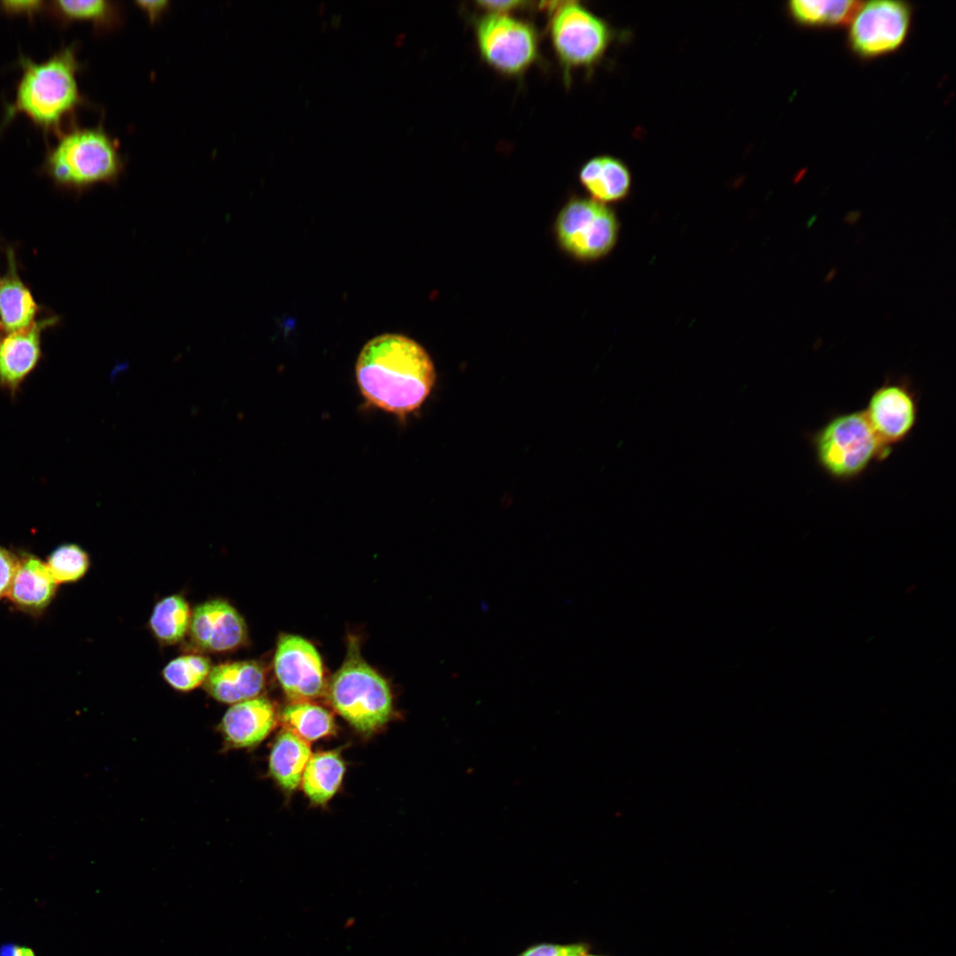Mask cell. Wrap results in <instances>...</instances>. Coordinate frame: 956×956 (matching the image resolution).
<instances>
[{
  "label": "cell",
  "mask_w": 956,
  "mask_h": 956,
  "mask_svg": "<svg viewBox=\"0 0 956 956\" xmlns=\"http://www.w3.org/2000/svg\"><path fill=\"white\" fill-rule=\"evenodd\" d=\"M124 168L120 142L102 124L72 127L62 132L43 164L57 184L77 191L98 183L114 184Z\"/></svg>",
  "instance_id": "cell-3"
},
{
  "label": "cell",
  "mask_w": 956,
  "mask_h": 956,
  "mask_svg": "<svg viewBox=\"0 0 956 956\" xmlns=\"http://www.w3.org/2000/svg\"><path fill=\"white\" fill-rule=\"evenodd\" d=\"M8 273L0 283V326L15 332L31 326L35 320L37 305L18 275L13 252L8 253Z\"/></svg>",
  "instance_id": "cell-18"
},
{
  "label": "cell",
  "mask_w": 956,
  "mask_h": 956,
  "mask_svg": "<svg viewBox=\"0 0 956 956\" xmlns=\"http://www.w3.org/2000/svg\"><path fill=\"white\" fill-rule=\"evenodd\" d=\"M275 723L274 705L266 698L257 697L234 704L223 716L220 729L229 744L243 748L264 740Z\"/></svg>",
  "instance_id": "cell-15"
},
{
  "label": "cell",
  "mask_w": 956,
  "mask_h": 956,
  "mask_svg": "<svg viewBox=\"0 0 956 956\" xmlns=\"http://www.w3.org/2000/svg\"><path fill=\"white\" fill-rule=\"evenodd\" d=\"M265 683L263 667L256 661L244 660L225 662L212 667L204 686L216 700L234 705L257 698Z\"/></svg>",
  "instance_id": "cell-16"
},
{
  "label": "cell",
  "mask_w": 956,
  "mask_h": 956,
  "mask_svg": "<svg viewBox=\"0 0 956 956\" xmlns=\"http://www.w3.org/2000/svg\"><path fill=\"white\" fill-rule=\"evenodd\" d=\"M345 771L335 752H321L311 756L302 776V787L315 804H325L337 791Z\"/></svg>",
  "instance_id": "cell-21"
},
{
  "label": "cell",
  "mask_w": 956,
  "mask_h": 956,
  "mask_svg": "<svg viewBox=\"0 0 956 956\" xmlns=\"http://www.w3.org/2000/svg\"><path fill=\"white\" fill-rule=\"evenodd\" d=\"M18 561L19 558L14 553L0 546V599L7 596Z\"/></svg>",
  "instance_id": "cell-28"
},
{
  "label": "cell",
  "mask_w": 956,
  "mask_h": 956,
  "mask_svg": "<svg viewBox=\"0 0 956 956\" xmlns=\"http://www.w3.org/2000/svg\"><path fill=\"white\" fill-rule=\"evenodd\" d=\"M192 610L181 595L168 596L153 608L150 628L155 637L165 644L179 643L189 632Z\"/></svg>",
  "instance_id": "cell-22"
},
{
  "label": "cell",
  "mask_w": 956,
  "mask_h": 956,
  "mask_svg": "<svg viewBox=\"0 0 956 956\" xmlns=\"http://www.w3.org/2000/svg\"><path fill=\"white\" fill-rule=\"evenodd\" d=\"M328 696L335 710L363 733L380 729L391 714L389 685L360 657L355 641L350 643L345 661L332 677Z\"/></svg>",
  "instance_id": "cell-5"
},
{
  "label": "cell",
  "mask_w": 956,
  "mask_h": 956,
  "mask_svg": "<svg viewBox=\"0 0 956 956\" xmlns=\"http://www.w3.org/2000/svg\"><path fill=\"white\" fill-rule=\"evenodd\" d=\"M50 9L63 23L88 21L98 33L119 28L124 21L120 3L109 0H58L50 3Z\"/></svg>",
  "instance_id": "cell-20"
},
{
  "label": "cell",
  "mask_w": 956,
  "mask_h": 956,
  "mask_svg": "<svg viewBox=\"0 0 956 956\" xmlns=\"http://www.w3.org/2000/svg\"><path fill=\"white\" fill-rule=\"evenodd\" d=\"M542 4L550 12V37L566 77L573 69H590L601 61L613 38L605 20L576 1Z\"/></svg>",
  "instance_id": "cell-6"
},
{
  "label": "cell",
  "mask_w": 956,
  "mask_h": 956,
  "mask_svg": "<svg viewBox=\"0 0 956 956\" xmlns=\"http://www.w3.org/2000/svg\"><path fill=\"white\" fill-rule=\"evenodd\" d=\"M582 185L591 198L607 204L625 199L631 189L628 166L612 156H597L582 165L579 173Z\"/></svg>",
  "instance_id": "cell-17"
},
{
  "label": "cell",
  "mask_w": 956,
  "mask_h": 956,
  "mask_svg": "<svg viewBox=\"0 0 956 956\" xmlns=\"http://www.w3.org/2000/svg\"><path fill=\"white\" fill-rule=\"evenodd\" d=\"M55 322L51 317L35 321L0 341V388L16 395L40 360L42 332Z\"/></svg>",
  "instance_id": "cell-13"
},
{
  "label": "cell",
  "mask_w": 956,
  "mask_h": 956,
  "mask_svg": "<svg viewBox=\"0 0 956 956\" xmlns=\"http://www.w3.org/2000/svg\"><path fill=\"white\" fill-rule=\"evenodd\" d=\"M0 283H1V281H0Z\"/></svg>",
  "instance_id": "cell-36"
},
{
  "label": "cell",
  "mask_w": 956,
  "mask_h": 956,
  "mask_svg": "<svg viewBox=\"0 0 956 956\" xmlns=\"http://www.w3.org/2000/svg\"><path fill=\"white\" fill-rule=\"evenodd\" d=\"M19 65L21 77L4 123L22 114L46 132H60L63 121L87 103L77 81L82 65L76 45L65 46L42 62L21 57Z\"/></svg>",
  "instance_id": "cell-2"
},
{
  "label": "cell",
  "mask_w": 956,
  "mask_h": 956,
  "mask_svg": "<svg viewBox=\"0 0 956 956\" xmlns=\"http://www.w3.org/2000/svg\"><path fill=\"white\" fill-rule=\"evenodd\" d=\"M311 756L309 742L285 728L272 748L270 773L283 789L292 790L301 783Z\"/></svg>",
  "instance_id": "cell-19"
},
{
  "label": "cell",
  "mask_w": 956,
  "mask_h": 956,
  "mask_svg": "<svg viewBox=\"0 0 956 956\" xmlns=\"http://www.w3.org/2000/svg\"><path fill=\"white\" fill-rule=\"evenodd\" d=\"M58 583L46 562L36 556L25 553L19 558L7 597L19 610L37 616L53 600Z\"/></svg>",
  "instance_id": "cell-14"
},
{
  "label": "cell",
  "mask_w": 956,
  "mask_h": 956,
  "mask_svg": "<svg viewBox=\"0 0 956 956\" xmlns=\"http://www.w3.org/2000/svg\"><path fill=\"white\" fill-rule=\"evenodd\" d=\"M860 218V213L859 212H852L845 216L844 221L849 225H854L855 223H857Z\"/></svg>",
  "instance_id": "cell-33"
},
{
  "label": "cell",
  "mask_w": 956,
  "mask_h": 956,
  "mask_svg": "<svg viewBox=\"0 0 956 956\" xmlns=\"http://www.w3.org/2000/svg\"><path fill=\"white\" fill-rule=\"evenodd\" d=\"M477 4L481 8L487 10L488 12L507 13L513 10L525 8L530 3L523 1H479Z\"/></svg>",
  "instance_id": "cell-31"
},
{
  "label": "cell",
  "mask_w": 956,
  "mask_h": 956,
  "mask_svg": "<svg viewBox=\"0 0 956 956\" xmlns=\"http://www.w3.org/2000/svg\"><path fill=\"white\" fill-rule=\"evenodd\" d=\"M0 956H35V952L30 947L8 943L0 947Z\"/></svg>",
  "instance_id": "cell-32"
},
{
  "label": "cell",
  "mask_w": 956,
  "mask_h": 956,
  "mask_svg": "<svg viewBox=\"0 0 956 956\" xmlns=\"http://www.w3.org/2000/svg\"><path fill=\"white\" fill-rule=\"evenodd\" d=\"M474 31L481 58L502 74L520 75L539 57L536 29L524 19L507 13L487 12L476 20Z\"/></svg>",
  "instance_id": "cell-8"
},
{
  "label": "cell",
  "mask_w": 956,
  "mask_h": 956,
  "mask_svg": "<svg viewBox=\"0 0 956 956\" xmlns=\"http://www.w3.org/2000/svg\"><path fill=\"white\" fill-rule=\"evenodd\" d=\"M212 669L208 658L187 654L172 659L163 669V677L173 689L189 691L204 683Z\"/></svg>",
  "instance_id": "cell-25"
},
{
  "label": "cell",
  "mask_w": 956,
  "mask_h": 956,
  "mask_svg": "<svg viewBox=\"0 0 956 956\" xmlns=\"http://www.w3.org/2000/svg\"><path fill=\"white\" fill-rule=\"evenodd\" d=\"M274 668L282 690L293 703L316 698L324 689L320 654L301 636L283 635L279 638Z\"/></svg>",
  "instance_id": "cell-11"
},
{
  "label": "cell",
  "mask_w": 956,
  "mask_h": 956,
  "mask_svg": "<svg viewBox=\"0 0 956 956\" xmlns=\"http://www.w3.org/2000/svg\"><path fill=\"white\" fill-rule=\"evenodd\" d=\"M861 2L794 0L789 9L795 19L810 26H834L852 20Z\"/></svg>",
  "instance_id": "cell-24"
},
{
  "label": "cell",
  "mask_w": 956,
  "mask_h": 956,
  "mask_svg": "<svg viewBox=\"0 0 956 956\" xmlns=\"http://www.w3.org/2000/svg\"><path fill=\"white\" fill-rule=\"evenodd\" d=\"M910 9L906 3L876 0L860 4L851 20V47L863 57H876L898 49L905 41L910 25Z\"/></svg>",
  "instance_id": "cell-10"
},
{
  "label": "cell",
  "mask_w": 956,
  "mask_h": 956,
  "mask_svg": "<svg viewBox=\"0 0 956 956\" xmlns=\"http://www.w3.org/2000/svg\"><path fill=\"white\" fill-rule=\"evenodd\" d=\"M135 4L151 24L158 21L170 8V2L166 0L136 1Z\"/></svg>",
  "instance_id": "cell-30"
},
{
  "label": "cell",
  "mask_w": 956,
  "mask_h": 956,
  "mask_svg": "<svg viewBox=\"0 0 956 956\" xmlns=\"http://www.w3.org/2000/svg\"><path fill=\"white\" fill-rule=\"evenodd\" d=\"M620 223L615 212L592 198L574 197L559 210L554 234L559 247L574 259H600L614 248Z\"/></svg>",
  "instance_id": "cell-7"
},
{
  "label": "cell",
  "mask_w": 956,
  "mask_h": 956,
  "mask_svg": "<svg viewBox=\"0 0 956 956\" xmlns=\"http://www.w3.org/2000/svg\"><path fill=\"white\" fill-rule=\"evenodd\" d=\"M586 948L582 944H539L533 946L520 956H583Z\"/></svg>",
  "instance_id": "cell-27"
},
{
  "label": "cell",
  "mask_w": 956,
  "mask_h": 956,
  "mask_svg": "<svg viewBox=\"0 0 956 956\" xmlns=\"http://www.w3.org/2000/svg\"><path fill=\"white\" fill-rule=\"evenodd\" d=\"M44 2L33 1V0H9L0 2V10L7 14H27L28 16L33 15L42 10L44 5Z\"/></svg>",
  "instance_id": "cell-29"
},
{
  "label": "cell",
  "mask_w": 956,
  "mask_h": 956,
  "mask_svg": "<svg viewBox=\"0 0 956 956\" xmlns=\"http://www.w3.org/2000/svg\"><path fill=\"white\" fill-rule=\"evenodd\" d=\"M355 367L357 384L366 402L398 416L419 409L436 382L435 366L426 350L398 334L368 341Z\"/></svg>",
  "instance_id": "cell-1"
},
{
  "label": "cell",
  "mask_w": 956,
  "mask_h": 956,
  "mask_svg": "<svg viewBox=\"0 0 956 956\" xmlns=\"http://www.w3.org/2000/svg\"><path fill=\"white\" fill-rule=\"evenodd\" d=\"M808 440L819 467L838 482L858 479L893 451L880 441L863 409L833 415Z\"/></svg>",
  "instance_id": "cell-4"
},
{
  "label": "cell",
  "mask_w": 956,
  "mask_h": 956,
  "mask_svg": "<svg viewBox=\"0 0 956 956\" xmlns=\"http://www.w3.org/2000/svg\"><path fill=\"white\" fill-rule=\"evenodd\" d=\"M583 956H589V955H586V954H585V955H583Z\"/></svg>",
  "instance_id": "cell-35"
},
{
  "label": "cell",
  "mask_w": 956,
  "mask_h": 956,
  "mask_svg": "<svg viewBox=\"0 0 956 956\" xmlns=\"http://www.w3.org/2000/svg\"><path fill=\"white\" fill-rule=\"evenodd\" d=\"M58 584L81 579L89 567V554L78 544H64L56 547L46 562Z\"/></svg>",
  "instance_id": "cell-26"
},
{
  "label": "cell",
  "mask_w": 956,
  "mask_h": 956,
  "mask_svg": "<svg viewBox=\"0 0 956 956\" xmlns=\"http://www.w3.org/2000/svg\"><path fill=\"white\" fill-rule=\"evenodd\" d=\"M281 718L287 729L307 742L335 732L331 714L321 706L309 702L290 704L283 710Z\"/></svg>",
  "instance_id": "cell-23"
},
{
  "label": "cell",
  "mask_w": 956,
  "mask_h": 956,
  "mask_svg": "<svg viewBox=\"0 0 956 956\" xmlns=\"http://www.w3.org/2000/svg\"><path fill=\"white\" fill-rule=\"evenodd\" d=\"M836 274V270L835 268L831 269V270H830V271H829V273L827 274V275H826V277H825V281H826V282H828V281H832V280H833V279L835 278Z\"/></svg>",
  "instance_id": "cell-34"
},
{
  "label": "cell",
  "mask_w": 956,
  "mask_h": 956,
  "mask_svg": "<svg viewBox=\"0 0 956 956\" xmlns=\"http://www.w3.org/2000/svg\"><path fill=\"white\" fill-rule=\"evenodd\" d=\"M863 410L880 441L893 450L917 424L919 396L907 376H887L872 391Z\"/></svg>",
  "instance_id": "cell-9"
},
{
  "label": "cell",
  "mask_w": 956,
  "mask_h": 956,
  "mask_svg": "<svg viewBox=\"0 0 956 956\" xmlns=\"http://www.w3.org/2000/svg\"><path fill=\"white\" fill-rule=\"evenodd\" d=\"M189 632L197 648L213 653L235 650L247 637L243 618L232 605L222 599H212L196 606Z\"/></svg>",
  "instance_id": "cell-12"
}]
</instances>
